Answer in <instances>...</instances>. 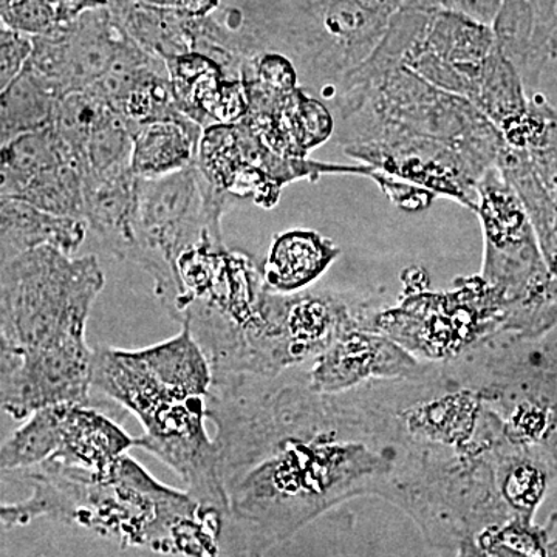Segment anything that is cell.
Instances as JSON below:
<instances>
[{
  "mask_svg": "<svg viewBox=\"0 0 557 557\" xmlns=\"http://www.w3.org/2000/svg\"><path fill=\"white\" fill-rule=\"evenodd\" d=\"M502 2L504 0H406L405 9L453 11L493 27Z\"/></svg>",
  "mask_w": 557,
  "mask_h": 557,
  "instance_id": "obj_35",
  "label": "cell"
},
{
  "mask_svg": "<svg viewBox=\"0 0 557 557\" xmlns=\"http://www.w3.org/2000/svg\"><path fill=\"white\" fill-rule=\"evenodd\" d=\"M406 0H233L211 16L219 46L244 58L284 54L299 84L325 104L341 81L379 47Z\"/></svg>",
  "mask_w": 557,
  "mask_h": 557,
  "instance_id": "obj_6",
  "label": "cell"
},
{
  "mask_svg": "<svg viewBox=\"0 0 557 557\" xmlns=\"http://www.w3.org/2000/svg\"><path fill=\"white\" fill-rule=\"evenodd\" d=\"M27 180L22 177L20 172L11 168L5 160L0 159V201L22 199Z\"/></svg>",
  "mask_w": 557,
  "mask_h": 557,
  "instance_id": "obj_37",
  "label": "cell"
},
{
  "mask_svg": "<svg viewBox=\"0 0 557 557\" xmlns=\"http://www.w3.org/2000/svg\"><path fill=\"white\" fill-rule=\"evenodd\" d=\"M57 91L28 65L0 91V150L21 135L51 126Z\"/></svg>",
  "mask_w": 557,
  "mask_h": 557,
  "instance_id": "obj_25",
  "label": "cell"
},
{
  "mask_svg": "<svg viewBox=\"0 0 557 557\" xmlns=\"http://www.w3.org/2000/svg\"><path fill=\"white\" fill-rule=\"evenodd\" d=\"M166 62L178 109L199 126L237 124L248 112L242 60L189 51Z\"/></svg>",
  "mask_w": 557,
  "mask_h": 557,
  "instance_id": "obj_17",
  "label": "cell"
},
{
  "mask_svg": "<svg viewBox=\"0 0 557 557\" xmlns=\"http://www.w3.org/2000/svg\"><path fill=\"white\" fill-rule=\"evenodd\" d=\"M299 368L276 376L212 375L209 387L228 519L259 547L348 498L392 502L397 482L398 445L354 392L318 394Z\"/></svg>",
  "mask_w": 557,
  "mask_h": 557,
  "instance_id": "obj_1",
  "label": "cell"
},
{
  "mask_svg": "<svg viewBox=\"0 0 557 557\" xmlns=\"http://www.w3.org/2000/svg\"><path fill=\"white\" fill-rule=\"evenodd\" d=\"M552 58H553V60H557V9H556V20H555V32H553V39H552Z\"/></svg>",
  "mask_w": 557,
  "mask_h": 557,
  "instance_id": "obj_41",
  "label": "cell"
},
{
  "mask_svg": "<svg viewBox=\"0 0 557 557\" xmlns=\"http://www.w3.org/2000/svg\"><path fill=\"white\" fill-rule=\"evenodd\" d=\"M57 27H67L91 10L106 9L101 0H47Z\"/></svg>",
  "mask_w": 557,
  "mask_h": 557,
  "instance_id": "obj_36",
  "label": "cell"
},
{
  "mask_svg": "<svg viewBox=\"0 0 557 557\" xmlns=\"http://www.w3.org/2000/svg\"><path fill=\"white\" fill-rule=\"evenodd\" d=\"M233 203L209 185L197 164L166 177L138 178L127 262L152 277L164 310L177 296L180 256L207 234L222 236V218Z\"/></svg>",
  "mask_w": 557,
  "mask_h": 557,
  "instance_id": "obj_9",
  "label": "cell"
},
{
  "mask_svg": "<svg viewBox=\"0 0 557 557\" xmlns=\"http://www.w3.org/2000/svg\"><path fill=\"white\" fill-rule=\"evenodd\" d=\"M22 366L21 348L0 333V410L9 416L20 394Z\"/></svg>",
  "mask_w": 557,
  "mask_h": 557,
  "instance_id": "obj_34",
  "label": "cell"
},
{
  "mask_svg": "<svg viewBox=\"0 0 557 557\" xmlns=\"http://www.w3.org/2000/svg\"><path fill=\"white\" fill-rule=\"evenodd\" d=\"M373 182L380 186L384 196L401 211L420 212L431 207L432 201L437 199L431 190L412 185L406 180L392 177V175L375 172L372 175Z\"/></svg>",
  "mask_w": 557,
  "mask_h": 557,
  "instance_id": "obj_33",
  "label": "cell"
},
{
  "mask_svg": "<svg viewBox=\"0 0 557 557\" xmlns=\"http://www.w3.org/2000/svg\"><path fill=\"white\" fill-rule=\"evenodd\" d=\"M248 112L240 121L271 152L287 159H309L311 150L335 134V116L324 101L304 87L273 91L245 86Z\"/></svg>",
  "mask_w": 557,
  "mask_h": 557,
  "instance_id": "obj_16",
  "label": "cell"
},
{
  "mask_svg": "<svg viewBox=\"0 0 557 557\" xmlns=\"http://www.w3.org/2000/svg\"><path fill=\"white\" fill-rule=\"evenodd\" d=\"M95 256L40 247L0 260V333L24 355L14 420L61 403H90L87 319L104 288Z\"/></svg>",
  "mask_w": 557,
  "mask_h": 557,
  "instance_id": "obj_3",
  "label": "cell"
},
{
  "mask_svg": "<svg viewBox=\"0 0 557 557\" xmlns=\"http://www.w3.org/2000/svg\"><path fill=\"white\" fill-rule=\"evenodd\" d=\"M87 231L83 220L51 214L28 201H0V242L11 249L9 258L40 247L73 256L86 239Z\"/></svg>",
  "mask_w": 557,
  "mask_h": 557,
  "instance_id": "obj_24",
  "label": "cell"
},
{
  "mask_svg": "<svg viewBox=\"0 0 557 557\" xmlns=\"http://www.w3.org/2000/svg\"><path fill=\"white\" fill-rule=\"evenodd\" d=\"M32 50L33 42L28 36L5 27L0 30V91L21 75L30 60Z\"/></svg>",
  "mask_w": 557,
  "mask_h": 557,
  "instance_id": "obj_32",
  "label": "cell"
},
{
  "mask_svg": "<svg viewBox=\"0 0 557 557\" xmlns=\"http://www.w3.org/2000/svg\"><path fill=\"white\" fill-rule=\"evenodd\" d=\"M21 200L51 214L84 222L83 166L79 161H69L57 170L28 180Z\"/></svg>",
  "mask_w": 557,
  "mask_h": 557,
  "instance_id": "obj_27",
  "label": "cell"
},
{
  "mask_svg": "<svg viewBox=\"0 0 557 557\" xmlns=\"http://www.w3.org/2000/svg\"><path fill=\"white\" fill-rule=\"evenodd\" d=\"M177 296L168 311L203 351L212 375L276 376L289 370L269 309L262 267L207 234L175 263Z\"/></svg>",
  "mask_w": 557,
  "mask_h": 557,
  "instance_id": "obj_7",
  "label": "cell"
},
{
  "mask_svg": "<svg viewBox=\"0 0 557 557\" xmlns=\"http://www.w3.org/2000/svg\"><path fill=\"white\" fill-rule=\"evenodd\" d=\"M270 304L292 369L313 361L346 330L364 327L370 309L338 293L310 289L293 295L271 293Z\"/></svg>",
  "mask_w": 557,
  "mask_h": 557,
  "instance_id": "obj_18",
  "label": "cell"
},
{
  "mask_svg": "<svg viewBox=\"0 0 557 557\" xmlns=\"http://www.w3.org/2000/svg\"><path fill=\"white\" fill-rule=\"evenodd\" d=\"M496 168L518 194L536 234L548 273L544 306V329L548 332L557 325V203L542 186L523 150L505 145Z\"/></svg>",
  "mask_w": 557,
  "mask_h": 557,
  "instance_id": "obj_20",
  "label": "cell"
},
{
  "mask_svg": "<svg viewBox=\"0 0 557 557\" xmlns=\"http://www.w3.org/2000/svg\"><path fill=\"white\" fill-rule=\"evenodd\" d=\"M341 248L313 230H289L271 242L262 265L263 282L271 293L293 295L318 281L339 258Z\"/></svg>",
  "mask_w": 557,
  "mask_h": 557,
  "instance_id": "obj_22",
  "label": "cell"
},
{
  "mask_svg": "<svg viewBox=\"0 0 557 557\" xmlns=\"http://www.w3.org/2000/svg\"><path fill=\"white\" fill-rule=\"evenodd\" d=\"M409 10L403 64L421 78L474 104L491 54L493 27L443 10Z\"/></svg>",
  "mask_w": 557,
  "mask_h": 557,
  "instance_id": "obj_13",
  "label": "cell"
},
{
  "mask_svg": "<svg viewBox=\"0 0 557 557\" xmlns=\"http://www.w3.org/2000/svg\"><path fill=\"white\" fill-rule=\"evenodd\" d=\"M405 38L387 27L372 54L348 72L327 102L344 153L474 211L478 183L505 141L465 98L403 64Z\"/></svg>",
  "mask_w": 557,
  "mask_h": 557,
  "instance_id": "obj_2",
  "label": "cell"
},
{
  "mask_svg": "<svg viewBox=\"0 0 557 557\" xmlns=\"http://www.w3.org/2000/svg\"><path fill=\"white\" fill-rule=\"evenodd\" d=\"M435 362L421 361L384 333L348 329L311 361L307 375L318 394L335 395L376 380H416Z\"/></svg>",
  "mask_w": 557,
  "mask_h": 557,
  "instance_id": "obj_15",
  "label": "cell"
},
{
  "mask_svg": "<svg viewBox=\"0 0 557 557\" xmlns=\"http://www.w3.org/2000/svg\"><path fill=\"white\" fill-rule=\"evenodd\" d=\"M172 9L190 21L207 20L222 7V0H172Z\"/></svg>",
  "mask_w": 557,
  "mask_h": 557,
  "instance_id": "obj_38",
  "label": "cell"
},
{
  "mask_svg": "<svg viewBox=\"0 0 557 557\" xmlns=\"http://www.w3.org/2000/svg\"><path fill=\"white\" fill-rule=\"evenodd\" d=\"M0 159L5 160L27 182L69 161H79L51 126L14 138L0 150Z\"/></svg>",
  "mask_w": 557,
  "mask_h": 557,
  "instance_id": "obj_30",
  "label": "cell"
},
{
  "mask_svg": "<svg viewBox=\"0 0 557 557\" xmlns=\"http://www.w3.org/2000/svg\"><path fill=\"white\" fill-rule=\"evenodd\" d=\"M112 109L91 89L72 91L58 100L51 127L79 160L91 132Z\"/></svg>",
  "mask_w": 557,
  "mask_h": 557,
  "instance_id": "obj_29",
  "label": "cell"
},
{
  "mask_svg": "<svg viewBox=\"0 0 557 557\" xmlns=\"http://www.w3.org/2000/svg\"><path fill=\"white\" fill-rule=\"evenodd\" d=\"M124 36L112 11L91 10L67 27L32 38L27 65L62 98L94 86L108 72Z\"/></svg>",
  "mask_w": 557,
  "mask_h": 557,
  "instance_id": "obj_14",
  "label": "cell"
},
{
  "mask_svg": "<svg viewBox=\"0 0 557 557\" xmlns=\"http://www.w3.org/2000/svg\"><path fill=\"white\" fill-rule=\"evenodd\" d=\"M557 110V109H556Z\"/></svg>",
  "mask_w": 557,
  "mask_h": 557,
  "instance_id": "obj_43",
  "label": "cell"
},
{
  "mask_svg": "<svg viewBox=\"0 0 557 557\" xmlns=\"http://www.w3.org/2000/svg\"><path fill=\"white\" fill-rule=\"evenodd\" d=\"M11 474L33 487L28 500L38 516L78 523L153 552L219 556L225 516L205 508L188 491L163 485L129 454L108 471L49 460Z\"/></svg>",
  "mask_w": 557,
  "mask_h": 557,
  "instance_id": "obj_5",
  "label": "cell"
},
{
  "mask_svg": "<svg viewBox=\"0 0 557 557\" xmlns=\"http://www.w3.org/2000/svg\"><path fill=\"white\" fill-rule=\"evenodd\" d=\"M556 9L557 0H504L493 22L498 49L518 70L528 94L553 61Z\"/></svg>",
  "mask_w": 557,
  "mask_h": 557,
  "instance_id": "obj_19",
  "label": "cell"
},
{
  "mask_svg": "<svg viewBox=\"0 0 557 557\" xmlns=\"http://www.w3.org/2000/svg\"><path fill=\"white\" fill-rule=\"evenodd\" d=\"M21 2L22 0H0V21H2L14 7L20 5Z\"/></svg>",
  "mask_w": 557,
  "mask_h": 557,
  "instance_id": "obj_40",
  "label": "cell"
},
{
  "mask_svg": "<svg viewBox=\"0 0 557 557\" xmlns=\"http://www.w3.org/2000/svg\"><path fill=\"white\" fill-rule=\"evenodd\" d=\"M0 445V475L60 461L67 467L108 471L135 448L132 438L108 410L90 403H61L33 412Z\"/></svg>",
  "mask_w": 557,
  "mask_h": 557,
  "instance_id": "obj_12",
  "label": "cell"
},
{
  "mask_svg": "<svg viewBox=\"0 0 557 557\" xmlns=\"http://www.w3.org/2000/svg\"><path fill=\"white\" fill-rule=\"evenodd\" d=\"M120 113L132 131L149 121L185 115L175 101L168 69L146 76L121 106Z\"/></svg>",
  "mask_w": 557,
  "mask_h": 557,
  "instance_id": "obj_31",
  "label": "cell"
},
{
  "mask_svg": "<svg viewBox=\"0 0 557 557\" xmlns=\"http://www.w3.org/2000/svg\"><path fill=\"white\" fill-rule=\"evenodd\" d=\"M90 383L137 417L145 434L135 438V448L163 461L190 496L228 519L219 446L207 431L212 372L188 329L138 350L94 348Z\"/></svg>",
  "mask_w": 557,
  "mask_h": 557,
  "instance_id": "obj_4",
  "label": "cell"
},
{
  "mask_svg": "<svg viewBox=\"0 0 557 557\" xmlns=\"http://www.w3.org/2000/svg\"><path fill=\"white\" fill-rule=\"evenodd\" d=\"M203 127L186 115L149 121L132 134L131 166L135 177L160 178L193 166Z\"/></svg>",
  "mask_w": 557,
  "mask_h": 557,
  "instance_id": "obj_23",
  "label": "cell"
},
{
  "mask_svg": "<svg viewBox=\"0 0 557 557\" xmlns=\"http://www.w3.org/2000/svg\"><path fill=\"white\" fill-rule=\"evenodd\" d=\"M132 131L127 120L110 109L91 132L81 157L83 174L110 175L132 170Z\"/></svg>",
  "mask_w": 557,
  "mask_h": 557,
  "instance_id": "obj_28",
  "label": "cell"
},
{
  "mask_svg": "<svg viewBox=\"0 0 557 557\" xmlns=\"http://www.w3.org/2000/svg\"><path fill=\"white\" fill-rule=\"evenodd\" d=\"M38 518L30 502L25 500L17 505L0 504V523L5 525H24L32 519Z\"/></svg>",
  "mask_w": 557,
  "mask_h": 557,
  "instance_id": "obj_39",
  "label": "cell"
},
{
  "mask_svg": "<svg viewBox=\"0 0 557 557\" xmlns=\"http://www.w3.org/2000/svg\"><path fill=\"white\" fill-rule=\"evenodd\" d=\"M507 307L483 277H458L448 292H405L398 306L370 309L364 329L394 339L426 362L456 361L502 333Z\"/></svg>",
  "mask_w": 557,
  "mask_h": 557,
  "instance_id": "obj_11",
  "label": "cell"
},
{
  "mask_svg": "<svg viewBox=\"0 0 557 557\" xmlns=\"http://www.w3.org/2000/svg\"><path fill=\"white\" fill-rule=\"evenodd\" d=\"M137 182L132 170L110 175L83 174L84 223L110 255L129 260Z\"/></svg>",
  "mask_w": 557,
  "mask_h": 557,
  "instance_id": "obj_21",
  "label": "cell"
},
{
  "mask_svg": "<svg viewBox=\"0 0 557 557\" xmlns=\"http://www.w3.org/2000/svg\"><path fill=\"white\" fill-rule=\"evenodd\" d=\"M498 496L516 518L530 522L553 480L547 468L505 443L494 461Z\"/></svg>",
  "mask_w": 557,
  "mask_h": 557,
  "instance_id": "obj_26",
  "label": "cell"
},
{
  "mask_svg": "<svg viewBox=\"0 0 557 557\" xmlns=\"http://www.w3.org/2000/svg\"><path fill=\"white\" fill-rule=\"evenodd\" d=\"M474 212L483 234L480 276L507 307L502 333L520 338L544 335L547 269L525 207L497 168L480 178Z\"/></svg>",
  "mask_w": 557,
  "mask_h": 557,
  "instance_id": "obj_10",
  "label": "cell"
},
{
  "mask_svg": "<svg viewBox=\"0 0 557 557\" xmlns=\"http://www.w3.org/2000/svg\"><path fill=\"white\" fill-rule=\"evenodd\" d=\"M237 557H259L258 555L237 556Z\"/></svg>",
  "mask_w": 557,
  "mask_h": 557,
  "instance_id": "obj_42",
  "label": "cell"
},
{
  "mask_svg": "<svg viewBox=\"0 0 557 557\" xmlns=\"http://www.w3.org/2000/svg\"><path fill=\"white\" fill-rule=\"evenodd\" d=\"M453 368L478 388L508 445L557 479V325L537 338L497 333Z\"/></svg>",
  "mask_w": 557,
  "mask_h": 557,
  "instance_id": "obj_8",
  "label": "cell"
}]
</instances>
